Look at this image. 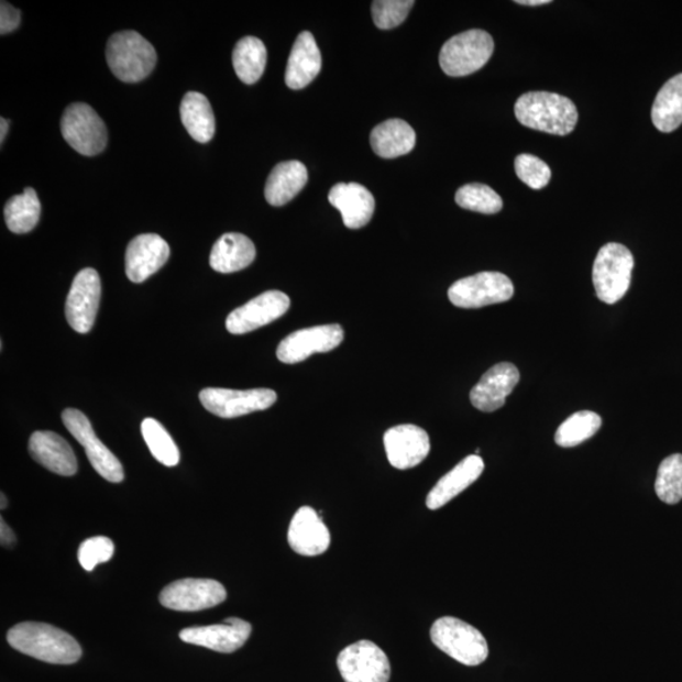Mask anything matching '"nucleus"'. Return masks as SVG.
I'll use <instances>...</instances> for the list:
<instances>
[{
	"label": "nucleus",
	"mask_w": 682,
	"mask_h": 682,
	"mask_svg": "<svg viewBox=\"0 0 682 682\" xmlns=\"http://www.w3.org/2000/svg\"><path fill=\"white\" fill-rule=\"evenodd\" d=\"M494 41L488 32L471 30L451 37L440 51L442 72L462 78L481 70L493 55Z\"/></svg>",
	"instance_id": "nucleus-6"
},
{
	"label": "nucleus",
	"mask_w": 682,
	"mask_h": 682,
	"mask_svg": "<svg viewBox=\"0 0 682 682\" xmlns=\"http://www.w3.org/2000/svg\"><path fill=\"white\" fill-rule=\"evenodd\" d=\"M514 295V284L501 272H481L459 279L448 293L450 302L460 309H480L507 302Z\"/></svg>",
	"instance_id": "nucleus-7"
},
{
	"label": "nucleus",
	"mask_w": 682,
	"mask_h": 682,
	"mask_svg": "<svg viewBox=\"0 0 682 682\" xmlns=\"http://www.w3.org/2000/svg\"><path fill=\"white\" fill-rule=\"evenodd\" d=\"M651 117L654 127L663 133L673 132L682 124V74L663 85L653 102Z\"/></svg>",
	"instance_id": "nucleus-29"
},
{
	"label": "nucleus",
	"mask_w": 682,
	"mask_h": 682,
	"mask_svg": "<svg viewBox=\"0 0 682 682\" xmlns=\"http://www.w3.org/2000/svg\"><path fill=\"white\" fill-rule=\"evenodd\" d=\"M62 132L64 140L82 156H97L107 147L106 123L84 102H75L65 109Z\"/></svg>",
	"instance_id": "nucleus-8"
},
{
	"label": "nucleus",
	"mask_w": 682,
	"mask_h": 682,
	"mask_svg": "<svg viewBox=\"0 0 682 682\" xmlns=\"http://www.w3.org/2000/svg\"><path fill=\"white\" fill-rule=\"evenodd\" d=\"M654 491L668 505H678L682 499V455L673 454L660 464Z\"/></svg>",
	"instance_id": "nucleus-35"
},
{
	"label": "nucleus",
	"mask_w": 682,
	"mask_h": 682,
	"mask_svg": "<svg viewBox=\"0 0 682 682\" xmlns=\"http://www.w3.org/2000/svg\"><path fill=\"white\" fill-rule=\"evenodd\" d=\"M14 650L47 663L72 664L81 658V647L65 630L37 622H24L8 630Z\"/></svg>",
	"instance_id": "nucleus-1"
},
{
	"label": "nucleus",
	"mask_w": 682,
	"mask_h": 682,
	"mask_svg": "<svg viewBox=\"0 0 682 682\" xmlns=\"http://www.w3.org/2000/svg\"><path fill=\"white\" fill-rule=\"evenodd\" d=\"M114 556V543L106 536L91 537L85 540L79 548L78 559L80 565L92 571L102 562H107Z\"/></svg>",
	"instance_id": "nucleus-38"
},
{
	"label": "nucleus",
	"mask_w": 682,
	"mask_h": 682,
	"mask_svg": "<svg viewBox=\"0 0 682 682\" xmlns=\"http://www.w3.org/2000/svg\"><path fill=\"white\" fill-rule=\"evenodd\" d=\"M321 53L310 32L298 34L286 68V84L289 89L300 90L317 78L321 72Z\"/></svg>",
	"instance_id": "nucleus-23"
},
{
	"label": "nucleus",
	"mask_w": 682,
	"mask_h": 682,
	"mask_svg": "<svg viewBox=\"0 0 682 682\" xmlns=\"http://www.w3.org/2000/svg\"><path fill=\"white\" fill-rule=\"evenodd\" d=\"M8 127H10V123H8L6 118L0 119V142H4L6 140V135L8 133Z\"/></svg>",
	"instance_id": "nucleus-42"
},
{
	"label": "nucleus",
	"mask_w": 682,
	"mask_h": 682,
	"mask_svg": "<svg viewBox=\"0 0 682 682\" xmlns=\"http://www.w3.org/2000/svg\"><path fill=\"white\" fill-rule=\"evenodd\" d=\"M252 626L241 618H227L221 625L190 627L182 630L184 642L209 648L221 653H233L249 641Z\"/></svg>",
	"instance_id": "nucleus-17"
},
{
	"label": "nucleus",
	"mask_w": 682,
	"mask_h": 682,
	"mask_svg": "<svg viewBox=\"0 0 682 682\" xmlns=\"http://www.w3.org/2000/svg\"><path fill=\"white\" fill-rule=\"evenodd\" d=\"M515 114L522 125L557 135L573 132L578 123L574 102L559 94L548 91L524 94L516 101Z\"/></svg>",
	"instance_id": "nucleus-2"
},
{
	"label": "nucleus",
	"mask_w": 682,
	"mask_h": 682,
	"mask_svg": "<svg viewBox=\"0 0 682 682\" xmlns=\"http://www.w3.org/2000/svg\"><path fill=\"white\" fill-rule=\"evenodd\" d=\"M292 306L289 297L280 292H267L238 307L227 319V329L235 336L268 326L283 318Z\"/></svg>",
	"instance_id": "nucleus-15"
},
{
	"label": "nucleus",
	"mask_w": 682,
	"mask_h": 682,
	"mask_svg": "<svg viewBox=\"0 0 682 682\" xmlns=\"http://www.w3.org/2000/svg\"><path fill=\"white\" fill-rule=\"evenodd\" d=\"M602 428V419L593 411H579L560 425L556 442L561 448H574L594 437Z\"/></svg>",
	"instance_id": "nucleus-32"
},
{
	"label": "nucleus",
	"mask_w": 682,
	"mask_h": 682,
	"mask_svg": "<svg viewBox=\"0 0 682 682\" xmlns=\"http://www.w3.org/2000/svg\"><path fill=\"white\" fill-rule=\"evenodd\" d=\"M338 669L345 682H388L391 663L385 651L371 641L344 648L338 656Z\"/></svg>",
	"instance_id": "nucleus-11"
},
{
	"label": "nucleus",
	"mask_w": 682,
	"mask_h": 682,
	"mask_svg": "<svg viewBox=\"0 0 682 682\" xmlns=\"http://www.w3.org/2000/svg\"><path fill=\"white\" fill-rule=\"evenodd\" d=\"M4 217L8 229L15 234H24L36 228L41 217V202L37 193L28 187L22 195H15L6 204Z\"/></svg>",
	"instance_id": "nucleus-31"
},
{
	"label": "nucleus",
	"mask_w": 682,
	"mask_h": 682,
	"mask_svg": "<svg viewBox=\"0 0 682 682\" xmlns=\"http://www.w3.org/2000/svg\"><path fill=\"white\" fill-rule=\"evenodd\" d=\"M29 449L31 457L50 472L63 476H73L78 472V460L70 443L53 431L32 433Z\"/></svg>",
	"instance_id": "nucleus-21"
},
{
	"label": "nucleus",
	"mask_w": 682,
	"mask_h": 682,
	"mask_svg": "<svg viewBox=\"0 0 682 682\" xmlns=\"http://www.w3.org/2000/svg\"><path fill=\"white\" fill-rule=\"evenodd\" d=\"M65 428L78 440L85 449L90 464L105 480L110 483H121L124 480V469L118 458L102 443L94 431L87 416L79 409L67 408L63 414Z\"/></svg>",
	"instance_id": "nucleus-9"
},
{
	"label": "nucleus",
	"mask_w": 682,
	"mask_h": 682,
	"mask_svg": "<svg viewBox=\"0 0 682 682\" xmlns=\"http://www.w3.org/2000/svg\"><path fill=\"white\" fill-rule=\"evenodd\" d=\"M430 636L439 650L465 667H477L488 658L487 639L464 620L442 617L432 625Z\"/></svg>",
	"instance_id": "nucleus-4"
},
{
	"label": "nucleus",
	"mask_w": 682,
	"mask_h": 682,
	"mask_svg": "<svg viewBox=\"0 0 682 682\" xmlns=\"http://www.w3.org/2000/svg\"><path fill=\"white\" fill-rule=\"evenodd\" d=\"M329 202L340 211L349 229L365 227L374 215L373 195L361 184H337L329 193Z\"/></svg>",
	"instance_id": "nucleus-22"
},
{
	"label": "nucleus",
	"mask_w": 682,
	"mask_h": 682,
	"mask_svg": "<svg viewBox=\"0 0 682 682\" xmlns=\"http://www.w3.org/2000/svg\"><path fill=\"white\" fill-rule=\"evenodd\" d=\"M276 400V392L267 388L246 391L205 388L200 392L201 405L221 419H235V417L263 411L275 405Z\"/></svg>",
	"instance_id": "nucleus-10"
},
{
	"label": "nucleus",
	"mask_w": 682,
	"mask_h": 682,
	"mask_svg": "<svg viewBox=\"0 0 682 682\" xmlns=\"http://www.w3.org/2000/svg\"><path fill=\"white\" fill-rule=\"evenodd\" d=\"M634 267V255L625 245L602 246L593 266V285L600 300L608 305L618 302L628 292Z\"/></svg>",
	"instance_id": "nucleus-5"
},
{
	"label": "nucleus",
	"mask_w": 682,
	"mask_h": 682,
	"mask_svg": "<svg viewBox=\"0 0 682 682\" xmlns=\"http://www.w3.org/2000/svg\"><path fill=\"white\" fill-rule=\"evenodd\" d=\"M309 180L307 168L300 161H286L272 169L266 184V200L272 207H284L302 191Z\"/></svg>",
	"instance_id": "nucleus-26"
},
{
	"label": "nucleus",
	"mask_w": 682,
	"mask_h": 682,
	"mask_svg": "<svg viewBox=\"0 0 682 682\" xmlns=\"http://www.w3.org/2000/svg\"><path fill=\"white\" fill-rule=\"evenodd\" d=\"M21 12L12 4L2 2L0 6V33L7 34L19 29Z\"/></svg>",
	"instance_id": "nucleus-39"
},
{
	"label": "nucleus",
	"mask_w": 682,
	"mask_h": 682,
	"mask_svg": "<svg viewBox=\"0 0 682 682\" xmlns=\"http://www.w3.org/2000/svg\"><path fill=\"white\" fill-rule=\"evenodd\" d=\"M287 540L298 556L318 557L330 548L331 536L318 512L305 506L296 512L289 524Z\"/></svg>",
	"instance_id": "nucleus-20"
},
{
	"label": "nucleus",
	"mask_w": 682,
	"mask_h": 682,
	"mask_svg": "<svg viewBox=\"0 0 682 682\" xmlns=\"http://www.w3.org/2000/svg\"><path fill=\"white\" fill-rule=\"evenodd\" d=\"M169 257V246L157 234L135 237L125 253L127 277L134 284H142L165 266Z\"/></svg>",
	"instance_id": "nucleus-18"
},
{
	"label": "nucleus",
	"mask_w": 682,
	"mask_h": 682,
	"mask_svg": "<svg viewBox=\"0 0 682 682\" xmlns=\"http://www.w3.org/2000/svg\"><path fill=\"white\" fill-rule=\"evenodd\" d=\"M6 507H7V498L4 494L2 493V509H4Z\"/></svg>",
	"instance_id": "nucleus-43"
},
{
	"label": "nucleus",
	"mask_w": 682,
	"mask_h": 682,
	"mask_svg": "<svg viewBox=\"0 0 682 682\" xmlns=\"http://www.w3.org/2000/svg\"><path fill=\"white\" fill-rule=\"evenodd\" d=\"M227 591L217 580L183 579L161 592L164 607L178 612H198L217 607L227 600Z\"/></svg>",
	"instance_id": "nucleus-12"
},
{
	"label": "nucleus",
	"mask_w": 682,
	"mask_h": 682,
	"mask_svg": "<svg viewBox=\"0 0 682 682\" xmlns=\"http://www.w3.org/2000/svg\"><path fill=\"white\" fill-rule=\"evenodd\" d=\"M267 48L257 37H244L233 51V66L238 78L246 85L257 82L266 70Z\"/></svg>",
	"instance_id": "nucleus-30"
},
{
	"label": "nucleus",
	"mask_w": 682,
	"mask_h": 682,
	"mask_svg": "<svg viewBox=\"0 0 682 682\" xmlns=\"http://www.w3.org/2000/svg\"><path fill=\"white\" fill-rule=\"evenodd\" d=\"M180 116L186 131L199 143H208L216 134V116L210 101L200 92L189 91L182 101Z\"/></svg>",
	"instance_id": "nucleus-28"
},
{
	"label": "nucleus",
	"mask_w": 682,
	"mask_h": 682,
	"mask_svg": "<svg viewBox=\"0 0 682 682\" xmlns=\"http://www.w3.org/2000/svg\"><path fill=\"white\" fill-rule=\"evenodd\" d=\"M414 6V0H375L372 4L373 21L380 30L396 29L405 22Z\"/></svg>",
	"instance_id": "nucleus-36"
},
{
	"label": "nucleus",
	"mask_w": 682,
	"mask_h": 682,
	"mask_svg": "<svg viewBox=\"0 0 682 682\" xmlns=\"http://www.w3.org/2000/svg\"><path fill=\"white\" fill-rule=\"evenodd\" d=\"M0 539H2V544L4 548H11V546L15 542V536L10 526L4 522L3 518L2 526H0Z\"/></svg>",
	"instance_id": "nucleus-40"
},
{
	"label": "nucleus",
	"mask_w": 682,
	"mask_h": 682,
	"mask_svg": "<svg viewBox=\"0 0 682 682\" xmlns=\"http://www.w3.org/2000/svg\"><path fill=\"white\" fill-rule=\"evenodd\" d=\"M516 3L522 4V6L536 7V6L549 4L551 2L550 0H517Z\"/></svg>",
	"instance_id": "nucleus-41"
},
{
	"label": "nucleus",
	"mask_w": 682,
	"mask_h": 682,
	"mask_svg": "<svg viewBox=\"0 0 682 682\" xmlns=\"http://www.w3.org/2000/svg\"><path fill=\"white\" fill-rule=\"evenodd\" d=\"M519 382L517 366L503 362L483 374L471 391V403L480 411L494 413L506 404L507 397Z\"/></svg>",
	"instance_id": "nucleus-19"
},
{
	"label": "nucleus",
	"mask_w": 682,
	"mask_h": 682,
	"mask_svg": "<svg viewBox=\"0 0 682 682\" xmlns=\"http://www.w3.org/2000/svg\"><path fill=\"white\" fill-rule=\"evenodd\" d=\"M110 70L124 82H140L147 78L157 64L155 47L139 32L114 33L107 45Z\"/></svg>",
	"instance_id": "nucleus-3"
},
{
	"label": "nucleus",
	"mask_w": 682,
	"mask_h": 682,
	"mask_svg": "<svg viewBox=\"0 0 682 682\" xmlns=\"http://www.w3.org/2000/svg\"><path fill=\"white\" fill-rule=\"evenodd\" d=\"M343 339L344 330L339 323L297 330L280 341L277 358L286 364L301 363L314 354L334 351Z\"/></svg>",
	"instance_id": "nucleus-14"
},
{
	"label": "nucleus",
	"mask_w": 682,
	"mask_h": 682,
	"mask_svg": "<svg viewBox=\"0 0 682 682\" xmlns=\"http://www.w3.org/2000/svg\"><path fill=\"white\" fill-rule=\"evenodd\" d=\"M415 144L414 128L403 119H388L371 133V146L375 155L382 158L405 156L415 148Z\"/></svg>",
	"instance_id": "nucleus-27"
},
{
	"label": "nucleus",
	"mask_w": 682,
	"mask_h": 682,
	"mask_svg": "<svg viewBox=\"0 0 682 682\" xmlns=\"http://www.w3.org/2000/svg\"><path fill=\"white\" fill-rule=\"evenodd\" d=\"M455 201L460 208L482 212V215H497L503 208L501 196L492 187L482 184H469L457 191Z\"/></svg>",
	"instance_id": "nucleus-34"
},
{
	"label": "nucleus",
	"mask_w": 682,
	"mask_h": 682,
	"mask_svg": "<svg viewBox=\"0 0 682 682\" xmlns=\"http://www.w3.org/2000/svg\"><path fill=\"white\" fill-rule=\"evenodd\" d=\"M383 442L389 464L399 471L421 464L431 450L428 432L409 424L387 430Z\"/></svg>",
	"instance_id": "nucleus-16"
},
{
	"label": "nucleus",
	"mask_w": 682,
	"mask_h": 682,
	"mask_svg": "<svg viewBox=\"0 0 682 682\" xmlns=\"http://www.w3.org/2000/svg\"><path fill=\"white\" fill-rule=\"evenodd\" d=\"M515 168L519 180L531 189H543L550 183L551 169L539 157L519 155L515 161Z\"/></svg>",
	"instance_id": "nucleus-37"
},
{
	"label": "nucleus",
	"mask_w": 682,
	"mask_h": 682,
	"mask_svg": "<svg viewBox=\"0 0 682 682\" xmlns=\"http://www.w3.org/2000/svg\"><path fill=\"white\" fill-rule=\"evenodd\" d=\"M255 254L257 252L249 237L228 233L212 246L210 266L219 273H234L251 266Z\"/></svg>",
	"instance_id": "nucleus-25"
},
{
	"label": "nucleus",
	"mask_w": 682,
	"mask_h": 682,
	"mask_svg": "<svg viewBox=\"0 0 682 682\" xmlns=\"http://www.w3.org/2000/svg\"><path fill=\"white\" fill-rule=\"evenodd\" d=\"M144 441L157 462L176 466L180 462V451L167 430L155 419H146L141 426Z\"/></svg>",
	"instance_id": "nucleus-33"
},
{
	"label": "nucleus",
	"mask_w": 682,
	"mask_h": 682,
	"mask_svg": "<svg viewBox=\"0 0 682 682\" xmlns=\"http://www.w3.org/2000/svg\"><path fill=\"white\" fill-rule=\"evenodd\" d=\"M101 297L99 273L85 268L75 276L68 293L65 314L68 326L80 334H87L96 322Z\"/></svg>",
	"instance_id": "nucleus-13"
},
{
	"label": "nucleus",
	"mask_w": 682,
	"mask_h": 682,
	"mask_svg": "<svg viewBox=\"0 0 682 682\" xmlns=\"http://www.w3.org/2000/svg\"><path fill=\"white\" fill-rule=\"evenodd\" d=\"M483 472L484 462L480 455L466 457L435 485L426 498V506L431 510H437L448 505L451 499L471 487Z\"/></svg>",
	"instance_id": "nucleus-24"
}]
</instances>
